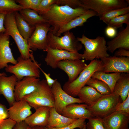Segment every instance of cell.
Wrapping results in <instances>:
<instances>
[{"label":"cell","instance_id":"obj_1","mask_svg":"<svg viewBox=\"0 0 129 129\" xmlns=\"http://www.w3.org/2000/svg\"><path fill=\"white\" fill-rule=\"evenodd\" d=\"M90 10L82 7L73 9L66 5L54 4L40 15L51 25L49 31L55 35L63 26Z\"/></svg>","mask_w":129,"mask_h":129},{"label":"cell","instance_id":"obj_2","mask_svg":"<svg viewBox=\"0 0 129 129\" xmlns=\"http://www.w3.org/2000/svg\"><path fill=\"white\" fill-rule=\"evenodd\" d=\"M103 69V65L100 60L95 59L91 61L75 80L71 82L66 81L63 89L70 96L75 97L92 75L97 71H102Z\"/></svg>","mask_w":129,"mask_h":129},{"label":"cell","instance_id":"obj_3","mask_svg":"<svg viewBox=\"0 0 129 129\" xmlns=\"http://www.w3.org/2000/svg\"><path fill=\"white\" fill-rule=\"evenodd\" d=\"M77 38L85 47L82 54V59L91 61L109 56L107 52L106 41L103 37L98 36L95 38L91 39L84 34L81 38Z\"/></svg>","mask_w":129,"mask_h":129},{"label":"cell","instance_id":"obj_4","mask_svg":"<svg viewBox=\"0 0 129 129\" xmlns=\"http://www.w3.org/2000/svg\"><path fill=\"white\" fill-rule=\"evenodd\" d=\"M22 99L27 101L35 110L41 106L54 107V99L51 87L46 80H40L36 89L31 94L25 96Z\"/></svg>","mask_w":129,"mask_h":129},{"label":"cell","instance_id":"obj_5","mask_svg":"<svg viewBox=\"0 0 129 129\" xmlns=\"http://www.w3.org/2000/svg\"><path fill=\"white\" fill-rule=\"evenodd\" d=\"M17 63L13 65H8L5 68V71L12 73L17 78L18 81L27 76L39 78L40 77L39 68L41 64L35 60L33 56L29 59H25L20 56L16 60Z\"/></svg>","mask_w":129,"mask_h":129},{"label":"cell","instance_id":"obj_6","mask_svg":"<svg viewBox=\"0 0 129 129\" xmlns=\"http://www.w3.org/2000/svg\"><path fill=\"white\" fill-rule=\"evenodd\" d=\"M4 25L5 28L4 33L6 35L11 36L14 40L23 58L27 59L33 56L30 49L27 41L21 36L17 28L14 13L6 15Z\"/></svg>","mask_w":129,"mask_h":129},{"label":"cell","instance_id":"obj_7","mask_svg":"<svg viewBox=\"0 0 129 129\" xmlns=\"http://www.w3.org/2000/svg\"><path fill=\"white\" fill-rule=\"evenodd\" d=\"M63 35L60 37L49 31L47 34L48 47L72 52H78L82 48V44L72 32H67Z\"/></svg>","mask_w":129,"mask_h":129},{"label":"cell","instance_id":"obj_8","mask_svg":"<svg viewBox=\"0 0 129 129\" xmlns=\"http://www.w3.org/2000/svg\"><path fill=\"white\" fill-rule=\"evenodd\" d=\"M120 97L111 93L102 95L93 105L87 109L94 117L104 118L116 111L117 104L120 102Z\"/></svg>","mask_w":129,"mask_h":129},{"label":"cell","instance_id":"obj_9","mask_svg":"<svg viewBox=\"0 0 129 129\" xmlns=\"http://www.w3.org/2000/svg\"><path fill=\"white\" fill-rule=\"evenodd\" d=\"M82 7L96 12L99 16L111 10L129 6L124 0H80Z\"/></svg>","mask_w":129,"mask_h":129},{"label":"cell","instance_id":"obj_10","mask_svg":"<svg viewBox=\"0 0 129 129\" xmlns=\"http://www.w3.org/2000/svg\"><path fill=\"white\" fill-rule=\"evenodd\" d=\"M35 27L34 31L27 41L30 49L33 51L39 49L45 51L48 47L47 34L51 25L45 22L38 23Z\"/></svg>","mask_w":129,"mask_h":129},{"label":"cell","instance_id":"obj_11","mask_svg":"<svg viewBox=\"0 0 129 129\" xmlns=\"http://www.w3.org/2000/svg\"><path fill=\"white\" fill-rule=\"evenodd\" d=\"M51 88L54 99V108L59 114H62L64 108L70 104L83 103L79 98L72 97L67 93L63 89L61 84L57 80Z\"/></svg>","mask_w":129,"mask_h":129},{"label":"cell","instance_id":"obj_12","mask_svg":"<svg viewBox=\"0 0 129 129\" xmlns=\"http://www.w3.org/2000/svg\"><path fill=\"white\" fill-rule=\"evenodd\" d=\"M45 51L47 54L45 61L47 65L54 69L57 68V63L60 61L82 59V54L78 52H72L64 50L54 49L48 47Z\"/></svg>","mask_w":129,"mask_h":129},{"label":"cell","instance_id":"obj_13","mask_svg":"<svg viewBox=\"0 0 129 129\" xmlns=\"http://www.w3.org/2000/svg\"><path fill=\"white\" fill-rule=\"evenodd\" d=\"M105 72L129 73V57L109 56L100 59Z\"/></svg>","mask_w":129,"mask_h":129},{"label":"cell","instance_id":"obj_14","mask_svg":"<svg viewBox=\"0 0 129 129\" xmlns=\"http://www.w3.org/2000/svg\"><path fill=\"white\" fill-rule=\"evenodd\" d=\"M87 65L83 59L63 60L57 64V68L67 74L69 82L75 80Z\"/></svg>","mask_w":129,"mask_h":129},{"label":"cell","instance_id":"obj_15","mask_svg":"<svg viewBox=\"0 0 129 129\" xmlns=\"http://www.w3.org/2000/svg\"><path fill=\"white\" fill-rule=\"evenodd\" d=\"M40 80L36 77L27 76L18 81L15 87L14 92L15 101L22 99L25 96L35 91Z\"/></svg>","mask_w":129,"mask_h":129},{"label":"cell","instance_id":"obj_16","mask_svg":"<svg viewBox=\"0 0 129 129\" xmlns=\"http://www.w3.org/2000/svg\"><path fill=\"white\" fill-rule=\"evenodd\" d=\"M32 107L25 100L15 101L8 109V118L18 123L24 121L32 114Z\"/></svg>","mask_w":129,"mask_h":129},{"label":"cell","instance_id":"obj_17","mask_svg":"<svg viewBox=\"0 0 129 129\" xmlns=\"http://www.w3.org/2000/svg\"><path fill=\"white\" fill-rule=\"evenodd\" d=\"M101 118L106 129H129V114L115 111Z\"/></svg>","mask_w":129,"mask_h":129},{"label":"cell","instance_id":"obj_18","mask_svg":"<svg viewBox=\"0 0 129 129\" xmlns=\"http://www.w3.org/2000/svg\"><path fill=\"white\" fill-rule=\"evenodd\" d=\"M84 103H73L67 106L62 110V115L71 119H89L94 117L87 109Z\"/></svg>","mask_w":129,"mask_h":129},{"label":"cell","instance_id":"obj_19","mask_svg":"<svg viewBox=\"0 0 129 129\" xmlns=\"http://www.w3.org/2000/svg\"><path fill=\"white\" fill-rule=\"evenodd\" d=\"M10 36L0 33V69L7 67L8 63L13 65L17 63L14 57L9 45Z\"/></svg>","mask_w":129,"mask_h":129},{"label":"cell","instance_id":"obj_20","mask_svg":"<svg viewBox=\"0 0 129 129\" xmlns=\"http://www.w3.org/2000/svg\"><path fill=\"white\" fill-rule=\"evenodd\" d=\"M17 81V78L13 74L8 77L0 76V95L4 96L10 106L15 101L14 92Z\"/></svg>","mask_w":129,"mask_h":129},{"label":"cell","instance_id":"obj_21","mask_svg":"<svg viewBox=\"0 0 129 129\" xmlns=\"http://www.w3.org/2000/svg\"><path fill=\"white\" fill-rule=\"evenodd\" d=\"M50 108L46 106L39 107L24 121V122L29 127H46L49 117Z\"/></svg>","mask_w":129,"mask_h":129},{"label":"cell","instance_id":"obj_22","mask_svg":"<svg viewBox=\"0 0 129 129\" xmlns=\"http://www.w3.org/2000/svg\"><path fill=\"white\" fill-rule=\"evenodd\" d=\"M108 51L113 53L118 48L129 50V24L120 30L113 39L107 43Z\"/></svg>","mask_w":129,"mask_h":129},{"label":"cell","instance_id":"obj_23","mask_svg":"<svg viewBox=\"0 0 129 129\" xmlns=\"http://www.w3.org/2000/svg\"><path fill=\"white\" fill-rule=\"evenodd\" d=\"M97 14L95 11L90 10L86 13L79 16L63 26L55 35L59 36L62 33L69 31L73 28L78 26H82L88 19L96 16Z\"/></svg>","mask_w":129,"mask_h":129},{"label":"cell","instance_id":"obj_24","mask_svg":"<svg viewBox=\"0 0 129 129\" xmlns=\"http://www.w3.org/2000/svg\"><path fill=\"white\" fill-rule=\"evenodd\" d=\"M77 119L66 117L57 113L54 107L50 108L49 117L46 127H62L70 124Z\"/></svg>","mask_w":129,"mask_h":129},{"label":"cell","instance_id":"obj_25","mask_svg":"<svg viewBox=\"0 0 129 129\" xmlns=\"http://www.w3.org/2000/svg\"><path fill=\"white\" fill-rule=\"evenodd\" d=\"M113 93L119 96L124 101L129 93V73H121L114 86Z\"/></svg>","mask_w":129,"mask_h":129},{"label":"cell","instance_id":"obj_26","mask_svg":"<svg viewBox=\"0 0 129 129\" xmlns=\"http://www.w3.org/2000/svg\"><path fill=\"white\" fill-rule=\"evenodd\" d=\"M102 95L94 88L88 86L83 87L77 96L83 103L91 106Z\"/></svg>","mask_w":129,"mask_h":129},{"label":"cell","instance_id":"obj_27","mask_svg":"<svg viewBox=\"0 0 129 129\" xmlns=\"http://www.w3.org/2000/svg\"><path fill=\"white\" fill-rule=\"evenodd\" d=\"M14 14L16 24L18 31L22 37L28 41L34 31L35 27L30 25L18 11L14 12Z\"/></svg>","mask_w":129,"mask_h":129},{"label":"cell","instance_id":"obj_28","mask_svg":"<svg viewBox=\"0 0 129 129\" xmlns=\"http://www.w3.org/2000/svg\"><path fill=\"white\" fill-rule=\"evenodd\" d=\"M121 74L119 73H108L102 71H98L95 72L91 77L100 80L105 83L109 86L112 93L115 85L120 77Z\"/></svg>","mask_w":129,"mask_h":129},{"label":"cell","instance_id":"obj_29","mask_svg":"<svg viewBox=\"0 0 129 129\" xmlns=\"http://www.w3.org/2000/svg\"><path fill=\"white\" fill-rule=\"evenodd\" d=\"M19 12L23 18L32 26H35L38 23L46 22L43 18L34 10L22 9Z\"/></svg>","mask_w":129,"mask_h":129},{"label":"cell","instance_id":"obj_30","mask_svg":"<svg viewBox=\"0 0 129 129\" xmlns=\"http://www.w3.org/2000/svg\"><path fill=\"white\" fill-rule=\"evenodd\" d=\"M22 9V6L17 4L15 0H0V13L6 15Z\"/></svg>","mask_w":129,"mask_h":129},{"label":"cell","instance_id":"obj_31","mask_svg":"<svg viewBox=\"0 0 129 129\" xmlns=\"http://www.w3.org/2000/svg\"><path fill=\"white\" fill-rule=\"evenodd\" d=\"M86 85L94 88L103 95L111 93L110 89L108 85L100 80L91 77L87 82Z\"/></svg>","mask_w":129,"mask_h":129},{"label":"cell","instance_id":"obj_32","mask_svg":"<svg viewBox=\"0 0 129 129\" xmlns=\"http://www.w3.org/2000/svg\"><path fill=\"white\" fill-rule=\"evenodd\" d=\"M129 6L110 11L99 17L100 20L107 24L112 19L129 13Z\"/></svg>","mask_w":129,"mask_h":129},{"label":"cell","instance_id":"obj_33","mask_svg":"<svg viewBox=\"0 0 129 129\" xmlns=\"http://www.w3.org/2000/svg\"><path fill=\"white\" fill-rule=\"evenodd\" d=\"M129 24V13L121 15L111 20L108 22V26L117 28L122 27L123 24Z\"/></svg>","mask_w":129,"mask_h":129},{"label":"cell","instance_id":"obj_34","mask_svg":"<svg viewBox=\"0 0 129 129\" xmlns=\"http://www.w3.org/2000/svg\"><path fill=\"white\" fill-rule=\"evenodd\" d=\"M41 0H16V3H18L22 7V9H31L34 10L38 12V7Z\"/></svg>","mask_w":129,"mask_h":129},{"label":"cell","instance_id":"obj_35","mask_svg":"<svg viewBox=\"0 0 129 129\" xmlns=\"http://www.w3.org/2000/svg\"><path fill=\"white\" fill-rule=\"evenodd\" d=\"M88 120L86 124V129H106L101 118L94 117Z\"/></svg>","mask_w":129,"mask_h":129},{"label":"cell","instance_id":"obj_36","mask_svg":"<svg viewBox=\"0 0 129 129\" xmlns=\"http://www.w3.org/2000/svg\"><path fill=\"white\" fill-rule=\"evenodd\" d=\"M58 0H41L38 6V12L41 15L47 11L51 6L54 4H57Z\"/></svg>","mask_w":129,"mask_h":129},{"label":"cell","instance_id":"obj_37","mask_svg":"<svg viewBox=\"0 0 129 129\" xmlns=\"http://www.w3.org/2000/svg\"><path fill=\"white\" fill-rule=\"evenodd\" d=\"M85 118L78 119L70 124L65 127L60 128L44 127V129H74L77 128L82 129L86 124Z\"/></svg>","mask_w":129,"mask_h":129},{"label":"cell","instance_id":"obj_38","mask_svg":"<svg viewBox=\"0 0 129 129\" xmlns=\"http://www.w3.org/2000/svg\"><path fill=\"white\" fill-rule=\"evenodd\" d=\"M57 4L59 5H66L73 9L82 7L80 0H58Z\"/></svg>","mask_w":129,"mask_h":129},{"label":"cell","instance_id":"obj_39","mask_svg":"<svg viewBox=\"0 0 129 129\" xmlns=\"http://www.w3.org/2000/svg\"><path fill=\"white\" fill-rule=\"evenodd\" d=\"M115 110L116 111L129 114V93L125 100L117 104Z\"/></svg>","mask_w":129,"mask_h":129},{"label":"cell","instance_id":"obj_40","mask_svg":"<svg viewBox=\"0 0 129 129\" xmlns=\"http://www.w3.org/2000/svg\"><path fill=\"white\" fill-rule=\"evenodd\" d=\"M16 123L13 120L7 118L0 123V129H13Z\"/></svg>","mask_w":129,"mask_h":129},{"label":"cell","instance_id":"obj_41","mask_svg":"<svg viewBox=\"0 0 129 129\" xmlns=\"http://www.w3.org/2000/svg\"><path fill=\"white\" fill-rule=\"evenodd\" d=\"M106 36L109 38H114L117 34V29L113 27L108 26L105 30Z\"/></svg>","mask_w":129,"mask_h":129},{"label":"cell","instance_id":"obj_42","mask_svg":"<svg viewBox=\"0 0 129 129\" xmlns=\"http://www.w3.org/2000/svg\"><path fill=\"white\" fill-rule=\"evenodd\" d=\"M0 117L3 119L8 118V108L5 105L0 103Z\"/></svg>","mask_w":129,"mask_h":129},{"label":"cell","instance_id":"obj_43","mask_svg":"<svg viewBox=\"0 0 129 129\" xmlns=\"http://www.w3.org/2000/svg\"><path fill=\"white\" fill-rule=\"evenodd\" d=\"M114 56L116 57H129V51L123 48H120L115 51Z\"/></svg>","mask_w":129,"mask_h":129},{"label":"cell","instance_id":"obj_44","mask_svg":"<svg viewBox=\"0 0 129 129\" xmlns=\"http://www.w3.org/2000/svg\"><path fill=\"white\" fill-rule=\"evenodd\" d=\"M39 69L44 75L48 85L51 87L53 84L57 80V79H52L50 77V74L47 73L43 70L40 67L39 68Z\"/></svg>","mask_w":129,"mask_h":129},{"label":"cell","instance_id":"obj_45","mask_svg":"<svg viewBox=\"0 0 129 129\" xmlns=\"http://www.w3.org/2000/svg\"><path fill=\"white\" fill-rule=\"evenodd\" d=\"M5 15L0 13V33H4L5 29L4 25V21Z\"/></svg>","mask_w":129,"mask_h":129},{"label":"cell","instance_id":"obj_46","mask_svg":"<svg viewBox=\"0 0 129 129\" xmlns=\"http://www.w3.org/2000/svg\"><path fill=\"white\" fill-rule=\"evenodd\" d=\"M28 127L24 121L17 123L13 129H28Z\"/></svg>","mask_w":129,"mask_h":129},{"label":"cell","instance_id":"obj_47","mask_svg":"<svg viewBox=\"0 0 129 129\" xmlns=\"http://www.w3.org/2000/svg\"><path fill=\"white\" fill-rule=\"evenodd\" d=\"M44 127L42 126H36L33 127L28 126V129H44Z\"/></svg>","mask_w":129,"mask_h":129},{"label":"cell","instance_id":"obj_48","mask_svg":"<svg viewBox=\"0 0 129 129\" xmlns=\"http://www.w3.org/2000/svg\"><path fill=\"white\" fill-rule=\"evenodd\" d=\"M7 75L6 73L5 72H3L2 73H0V76H7Z\"/></svg>","mask_w":129,"mask_h":129},{"label":"cell","instance_id":"obj_49","mask_svg":"<svg viewBox=\"0 0 129 129\" xmlns=\"http://www.w3.org/2000/svg\"><path fill=\"white\" fill-rule=\"evenodd\" d=\"M86 124L84 126V127L82 129H86Z\"/></svg>","mask_w":129,"mask_h":129},{"label":"cell","instance_id":"obj_50","mask_svg":"<svg viewBox=\"0 0 129 129\" xmlns=\"http://www.w3.org/2000/svg\"><path fill=\"white\" fill-rule=\"evenodd\" d=\"M4 119H2L0 117V123Z\"/></svg>","mask_w":129,"mask_h":129},{"label":"cell","instance_id":"obj_51","mask_svg":"<svg viewBox=\"0 0 129 129\" xmlns=\"http://www.w3.org/2000/svg\"></svg>","mask_w":129,"mask_h":129}]
</instances>
